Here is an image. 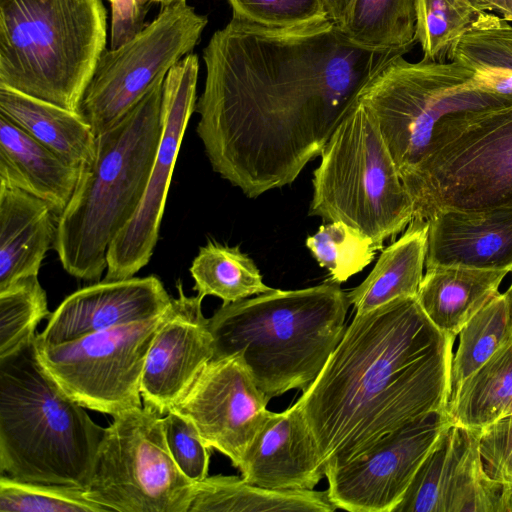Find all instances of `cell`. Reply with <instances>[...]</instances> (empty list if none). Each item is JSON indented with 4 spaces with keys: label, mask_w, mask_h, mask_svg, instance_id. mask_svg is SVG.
<instances>
[{
    "label": "cell",
    "mask_w": 512,
    "mask_h": 512,
    "mask_svg": "<svg viewBox=\"0 0 512 512\" xmlns=\"http://www.w3.org/2000/svg\"><path fill=\"white\" fill-rule=\"evenodd\" d=\"M495 12L505 20L512 21V0H494Z\"/></svg>",
    "instance_id": "42"
},
{
    "label": "cell",
    "mask_w": 512,
    "mask_h": 512,
    "mask_svg": "<svg viewBox=\"0 0 512 512\" xmlns=\"http://www.w3.org/2000/svg\"><path fill=\"white\" fill-rule=\"evenodd\" d=\"M305 244L319 265L328 270L331 281L338 284L362 271L382 249L370 237L340 221L320 226Z\"/></svg>",
    "instance_id": "33"
},
{
    "label": "cell",
    "mask_w": 512,
    "mask_h": 512,
    "mask_svg": "<svg viewBox=\"0 0 512 512\" xmlns=\"http://www.w3.org/2000/svg\"><path fill=\"white\" fill-rule=\"evenodd\" d=\"M417 42L427 61H451L464 33L494 0H416Z\"/></svg>",
    "instance_id": "31"
},
{
    "label": "cell",
    "mask_w": 512,
    "mask_h": 512,
    "mask_svg": "<svg viewBox=\"0 0 512 512\" xmlns=\"http://www.w3.org/2000/svg\"><path fill=\"white\" fill-rule=\"evenodd\" d=\"M54 212L43 200L0 183V291L38 276L54 243Z\"/></svg>",
    "instance_id": "21"
},
{
    "label": "cell",
    "mask_w": 512,
    "mask_h": 512,
    "mask_svg": "<svg viewBox=\"0 0 512 512\" xmlns=\"http://www.w3.org/2000/svg\"><path fill=\"white\" fill-rule=\"evenodd\" d=\"M111 4V49L136 36L144 27L151 2L147 0H107Z\"/></svg>",
    "instance_id": "39"
},
{
    "label": "cell",
    "mask_w": 512,
    "mask_h": 512,
    "mask_svg": "<svg viewBox=\"0 0 512 512\" xmlns=\"http://www.w3.org/2000/svg\"><path fill=\"white\" fill-rule=\"evenodd\" d=\"M237 468L246 482L261 487L314 489L325 467L297 402L283 412H268Z\"/></svg>",
    "instance_id": "19"
},
{
    "label": "cell",
    "mask_w": 512,
    "mask_h": 512,
    "mask_svg": "<svg viewBox=\"0 0 512 512\" xmlns=\"http://www.w3.org/2000/svg\"><path fill=\"white\" fill-rule=\"evenodd\" d=\"M208 23L186 2L163 7L136 36L105 50L77 113L97 136L118 123L191 53Z\"/></svg>",
    "instance_id": "11"
},
{
    "label": "cell",
    "mask_w": 512,
    "mask_h": 512,
    "mask_svg": "<svg viewBox=\"0 0 512 512\" xmlns=\"http://www.w3.org/2000/svg\"><path fill=\"white\" fill-rule=\"evenodd\" d=\"M504 295H505V298L507 301L510 321H511V325H512V281H511V284L509 285L508 289L504 292Z\"/></svg>",
    "instance_id": "43"
},
{
    "label": "cell",
    "mask_w": 512,
    "mask_h": 512,
    "mask_svg": "<svg viewBox=\"0 0 512 512\" xmlns=\"http://www.w3.org/2000/svg\"><path fill=\"white\" fill-rule=\"evenodd\" d=\"M451 61L471 70L512 69V25L498 14H481L461 37Z\"/></svg>",
    "instance_id": "36"
},
{
    "label": "cell",
    "mask_w": 512,
    "mask_h": 512,
    "mask_svg": "<svg viewBox=\"0 0 512 512\" xmlns=\"http://www.w3.org/2000/svg\"><path fill=\"white\" fill-rule=\"evenodd\" d=\"M171 300L154 275L97 281L67 296L51 313L44 330L36 334V340L59 344L156 318L169 309Z\"/></svg>",
    "instance_id": "18"
},
{
    "label": "cell",
    "mask_w": 512,
    "mask_h": 512,
    "mask_svg": "<svg viewBox=\"0 0 512 512\" xmlns=\"http://www.w3.org/2000/svg\"><path fill=\"white\" fill-rule=\"evenodd\" d=\"M0 115L75 167L94 159L96 135L75 111L0 86Z\"/></svg>",
    "instance_id": "24"
},
{
    "label": "cell",
    "mask_w": 512,
    "mask_h": 512,
    "mask_svg": "<svg viewBox=\"0 0 512 512\" xmlns=\"http://www.w3.org/2000/svg\"><path fill=\"white\" fill-rule=\"evenodd\" d=\"M506 270L463 266L427 268L417 301L434 326L455 339L463 326L499 294Z\"/></svg>",
    "instance_id": "23"
},
{
    "label": "cell",
    "mask_w": 512,
    "mask_h": 512,
    "mask_svg": "<svg viewBox=\"0 0 512 512\" xmlns=\"http://www.w3.org/2000/svg\"><path fill=\"white\" fill-rule=\"evenodd\" d=\"M106 37L102 0H0V86L77 112Z\"/></svg>",
    "instance_id": "6"
},
{
    "label": "cell",
    "mask_w": 512,
    "mask_h": 512,
    "mask_svg": "<svg viewBox=\"0 0 512 512\" xmlns=\"http://www.w3.org/2000/svg\"><path fill=\"white\" fill-rule=\"evenodd\" d=\"M337 26L362 48L404 55L417 43L416 0H351Z\"/></svg>",
    "instance_id": "28"
},
{
    "label": "cell",
    "mask_w": 512,
    "mask_h": 512,
    "mask_svg": "<svg viewBox=\"0 0 512 512\" xmlns=\"http://www.w3.org/2000/svg\"><path fill=\"white\" fill-rule=\"evenodd\" d=\"M320 156L310 216L343 222L380 247L412 222V198L373 116L358 99Z\"/></svg>",
    "instance_id": "8"
},
{
    "label": "cell",
    "mask_w": 512,
    "mask_h": 512,
    "mask_svg": "<svg viewBox=\"0 0 512 512\" xmlns=\"http://www.w3.org/2000/svg\"><path fill=\"white\" fill-rule=\"evenodd\" d=\"M105 428L40 363L35 339L0 358V473L86 487Z\"/></svg>",
    "instance_id": "5"
},
{
    "label": "cell",
    "mask_w": 512,
    "mask_h": 512,
    "mask_svg": "<svg viewBox=\"0 0 512 512\" xmlns=\"http://www.w3.org/2000/svg\"><path fill=\"white\" fill-rule=\"evenodd\" d=\"M149 348L141 381L144 407L167 414L189 391L214 356L203 296H187L182 283Z\"/></svg>",
    "instance_id": "17"
},
{
    "label": "cell",
    "mask_w": 512,
    "mask_h": 512,
    "mask_svg": "<svg viewBox=\"0 0 512 512\" xmlns=\"http://www.w3.org/2000/svg\"><path fill=\"white\" fill-rule=\"evenodd\" d=\"M80 168L0 115V183L46 202L60 215L75 190Z\"/></svg>",
    "instance_id": "22"
},
{
    "label": "cell",
    "mask_w": 512,
    "mask_h": 512,
    "mask_svg": "<svg viewBox=\"0 0 512 512\" xmlns=\"http://www.w3.org/2000/svg\"><path fill=\"white\" fill-rule=\"evenodd\" d=\"M164 314L59 344H43L35 338L38 359L56 384L84 408L115 416L142 407V374Z\"/></svg>",
    "instance_id": "12"
},
{
    "label": "cell",
    "mask_w": 512,
    "mask_h": 512,
    "mask_svg": "<svg viewBox=\"0 0 512 512\" xmlns=\"http://www.w3.org/2000/svg\"><path fill=\"white\" fill-rule=\"evenodd\" d=\"M427 222L412 220L404 234L386 247L366 279L347 293L355 314L400 297H414L423 279Z\"/></svg>",
    "instance_id": "25"
},
{
    "label": "cell",
    "mask_w": 512,
    "mask_h": 512,
    "mask_svg": "<svg viewBox=\"0 0 512 512\" xmlns=\"http://www.w3.org/2000/svg\"><path fill=\"white\" fill-rule=\"evenodd\" d=\"M270 399L239 354L212 359L171 409L191 422L205 444L238 467L265 421Z\"/></svg>",
    "instance_id": "15"
},
{
    "label": "cell",
    "mask_w": 512,
    "mask_h": 512,
    "mask_svg": "<svg viewBox=\"0 0 512 512\" xmlns=\"http://www.w3.org/2000/svg\"><path fill=\"white\" fill-rule=\"evenodd\" d=\"M358 100L373 116L402 182L454 130L512 103L484 88L473 70L455 61L409 62L403 56L385 64Z\"/></svg>",
    "instance_id": "7"
},
{
    "label": "cell",
    "mask_w": 512,
    "mask_h": 512,
    "mask_svg": "<svg viewBox=\"0 0 512 512\" xmlns=\"http://www.w3.org/2000/svg\"><path fill=\"white\" fill-rule=\"evenodd\" d=\"M84 487L30 482L1 474L0 512H108Z\"/></svg>",
    "instance_id": "34"
},
{
    "label": "cell",
    "mask_w": 512,
    "mask_h": 512,
    "mask_svg": "<svg viewBox=\"0 0 512 512\" xmlns=\"http://www.w3.org/2000/svg\"><path fill=\"white\" fill-rule=\"evenodd\" d=\"M511 497L485 471L479 430L450 425L393 512H510Z\"/></svg>",
    "instance_id": "16"
},
{
    "label": "cell",
    "mask_w": 512,
    "mask_h": 512,
    "mask_svg": "<svg viewBox=\"0 0 512 512\" xmlns=\"http://www.w3.org/2000/svg\"><path fill=\"white\" fill-rule=\"evenodd\" d=\"M450 425L444 413L430 414L390 434L364 456L327 470L330 500L350 512H393Z\"/></svg>",
    "instance_id": "14"
},
{
    "label": "cell",
    "mask_w": 512,
    "mask_h": 512,
    "mask_svg": "<svg viewBox=\"0 0 512 512\" xmlns=\"http://www.w3.org/2000/svg\"><path fill=\"white\" fill-rule=\"evenodd\" d=\"M147 1H149L151 3H158L161 5L162 8L186 2V0H147Z\"/></svg>",
    "instance_id": "44"
},
{
    "label": "cell",
    "mask_w": 512,
    "mask_h": 512,
    "mask_svg": "<svg viewBox=\"0 0 512 512\" xmlns=\"http://www.w3.org/2000/svg\"><path fill=\"white\" fill-rule=\"evenodd\" d=\"M50 315L38 276L23 278L0 291V358L34 341L37 325Z\"/></svg>",
    "instance_id": "32"
},
{
    "label": "cell",
    "mask_w": 512,
    "mask_h": 512,
    "mask_svg": "<svg viewBox=\"0 0 512 512\" xmlns=\"http://www.w3.org/2000/svg\"><path fill=\"white\" fill-rule=\"evenodd\" d=\"M189 271L197 294L216 296L223 304L274 289L263 282L260 270L239 246L230 247L212 240L200 247Z\"/></svg>",
    "instance_id": "29"
},
{
    "label": "cell",
    "mask_w": 512,
    "mask_h": 512,
    "mask_svg": "<svg viewBox=\"0 0 512 512\" xmlns=\"http://www.w3.org/2000/svg\"><path fill=\"white\" fill-rule=\"evenodd\" d=\"M349 306L332 281L222 304L208 318L213 359L239 354L270 400L291 389L304 392L340 342Z\"/></svg>",
    "instance_id": "3"
},
{
    "label": "cell",
    "mask_w": 512,
    "mask_h": 512,
    "mask_svg": "<svg viewBox=\"0 0 512 512\" xmlns=\"http://www.w3.org/2000/svg\"><path fill=\"white\" fill-rule=\"evenodd\" d=\"M163 83L96 136L94 159L80 168L73 195L58 215L53 249L75 278L100 280L111 242L143 198L162 134Z\"/></svg>",
    "instance_id": "4"
},
{
    "label": "cell",
    "mask_w": 512,
    "mask_h": 512,
    "mask_svg": "<svg viewBox=\"0 0 512 512\" xmlns=\"http://www.w3.org/2000/svg\"><path fill=\"white\" fill-rule=\"evenodd\" d=\"M195 483L167 447L162 416L144 406L113 416L85 487L118 512H188Z\"/></svg>",
    "instance_id": "10"
},
{
    "label": "cell",
    "mask_w": 512,
    "mask_h": 512,
    "mask_svg": "<svg viewBox=\"0 0 512 512\" xmlns=\"http://www.w3.org/2000/svg\"><path fill=\"white\" fill-rule=\"evenodd\" d=\"M227 1L233 20L266 30H300L331 21L324 0Z\"/></svg>",
    "instance_id": "35"
},
{
    "label": "cell",
    "mask_w": 512,
    "mask_h": 512,
    "mask_svg": "<svg viewBox=\"0 0 512 512\" xmlns=\"http://www.w3.org/2000/svg\"><path fill=\"white\" fill-rule=\"evenodd\" d=\"M165 441L180 471L194 483L208 476L210 450L194 425L173 410L162 417Z\"/></svg>",
    "instance_id": "37"
},
{
    "label": "cell",
    "mask_w": 512,
    "mask_h": 512,
    "mask_svg": "<svg viewBox=\"0 0 512 512\" xmlns=\"http://www.w3.org/2000/svg\"><path fill=\"white\" fill-rule=\"evenodd\" d=\"M479 450L487 474L512 487V416L479 430Z\"/></svg>",
    "instance_id": "38"
},
{
    "label": "cell",
    "mask_w": 512,
    "mask_h": 512,
    "mask_svg": "<svg viewBox=\"0 0 512 512\" xmlns=\"http://www.w3.org/2000/svg\"><path fill=\"white\" fill-rule=\"evenodd\" d=\"M324 2L330 20L338 25L342 21L351 0H324Z\"/></svg>",
    "instance_id": "41"
},
{
    "label": "cell",
    "mask_w": 512,
    "mask_h": 512,
    "mask_svg": "<svg viewBox=\"0 0 512 512\" xmlns=\"http://www.w3.org/2000/svg\"><path fill=\"white\" fill-rule=\"evenodd\" d=\"M445 416L475 430L512 416V336L449 398Z\"/></svg>",
    "instance_id": "27"
},
{
    "label": "cell",
    "mask_w": 512,
    "mask_h": 512,
    "mask_svg": "<svg viewBox=\"0 0 512 512\" xmlns=\"http://www.w3.org/2000/svg\"><path fill=\"white\" fill-rule=\"evenodd\" d=\"M454 341L434 326L416 296L355 314L297 400L325 473L415 421L445 414Z\"/></svg>",
    "instance_id": "2"
},
{
    "label": "cell",
    "mask_w": 512,
    "mask_h": 512,
    "mask_svg": "<svg viewBox=\"0 0 512 512\" xmlns=\"http://www.w3.org/2000/svg\"><path fill=\"white\" fill-rule=\"evenodd\" d=\"M328 490H278L242 477L213 475L195 483L188 512H333Z\"/></svg>",
    "instance_id": "26"
},
{
    "label": "cell",
    "mask_w": 512,
    "mask_h": 512,
    "mask_svg": "<svg viewBox=\"0 0 512 512\" xmlns=\"http://www.w3.org/2000/svg\"><path fill=\"white\" fill-rule=\"evenodd\" d=\"M512 336L504 293L497 294L461 329L450 366L449 398ZM449 400V399H448Z\"/></svg>",
    "instance_id": "30"
},
{
    "label": "cell",
    "mask_w": 512,
    "mask_h": 512,
    "mask_svg": "<svg viewBox=\"0 0 512 512\" xmlns=\"http://www.w3.org/2000/svg\"><path fill=\"white\" fill-rule=\"evenodd\" d=\"M198 72V56L189 53L164 79L162 134L147 187L135 214L109 246L104 280L133 277L152 257L182 139L195 111Z\"/></svg>",
    "instance_id": "13"
},
{
    "label": "cell",
    "mask_w": 512,
    "mask_h": 512,
    "mask_svg": "<svg viewBox=\"0 0 512 512\" xmlns=\"http://www.w3.org/2000/svg\"><path fill=\"white\" fill-rule=\"evenodd\" d=\"M402 183L413 220L442 210L512 207V103L454 130Z\"/></svg>",
    "instance_id": "9"
},
{
    "label": "cell",
    "mask_w": 512,
    "mask_h": 512,
    "mask_svg": "<svg viewBox=\"0 0 512 512\" xmlns=\"http://www.w3.org/2000/svg\"><path fill=\"white\" fill-rule=\"evenodd\" d=\"M425 267L512 272V207L442 210L427 221Z\"/></svg>",
    "instance_id": "20"
},
{
    "label": "cell",
    "mask_w": 512,
    "mask_h": 512,
    "mask_svg": "<svg viewBox=\"0 0 512 512\" xmlns=\"http://www.w3.org/2000/svg\"><path fill=\"white\" fill-rule=\"evenodd\" d=\"M477 81L487 90L512 98V69L481 67L474 69Z\"/></svg>",
    "instance_id": "40"
},
{
    "label": "cell",
    "mask_w": 512,
    "mask_h": 512,
    "mask_svg": "<svg viewBox=\"0 0 512 512\" xmlns=\"http://www.w3.org/2000/svg\"><path fill=\"white\" fill-rule=\"evenodd\" d=\"M398 56L354 44L332 21L274 31L231 19L203 50L195 105L212 169L248 198L293 183Z\"/></svg>",
    "instance_id": "1"
}]
</instances>
